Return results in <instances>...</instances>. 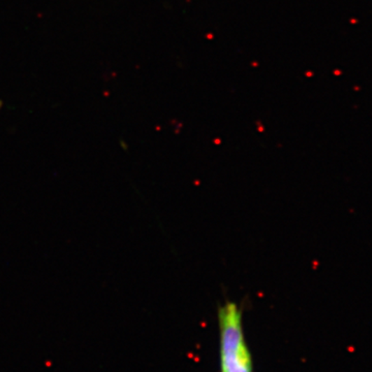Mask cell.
<instances>
[{
	"label": "cell",
	"instance_id": "obj_1",
	"mask_svg": "<svg viewBox=\"0 0 372 372\" xmlns=\"http://www.w3.org/2000/svg\"><path fill=\"white\" fill-rule=\"evenodd\" d=\"M222 372H254L239 305L227 301L218 308Z\"/></svg>",
	"mask_w": 372,
	"mask_h": 372
}]
</instances>
